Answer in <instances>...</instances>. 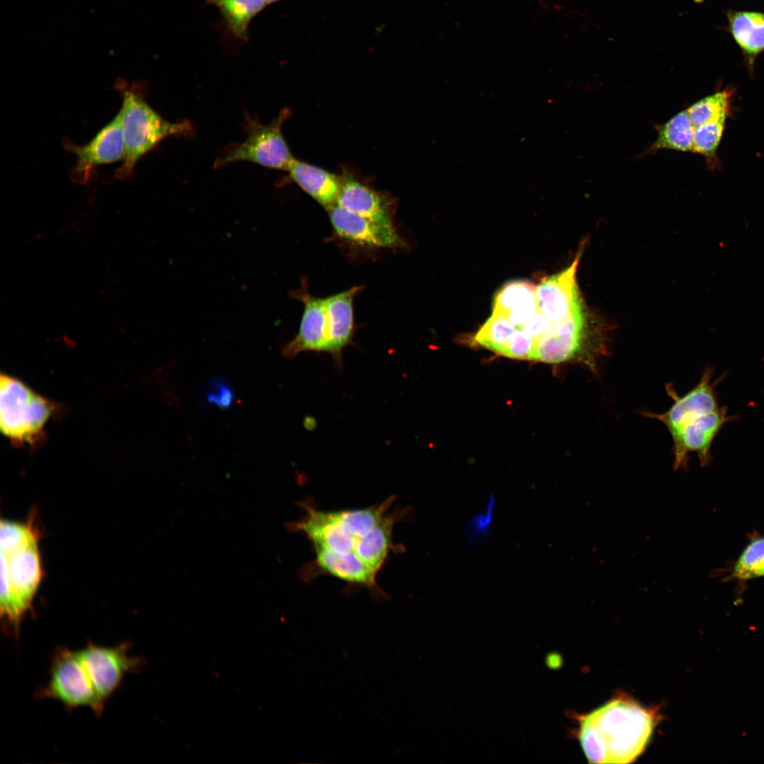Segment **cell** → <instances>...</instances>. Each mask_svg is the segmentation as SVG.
<instances>
[{
    "mask_svg": "<svg viewBox=\"0 0 764 764\" xmlns=\"http://www.w3.org/2000/svg\"><path fill=\"white\" fill-rule=\"evenodd\" d=\"M395 499L390 497L366 508L335 510L301 503L305 514L290 528L303 533L312 545L315 558L308 577L328 574L378 591L380 571L390 553L401 549L395 545L393 532L407 509L393 510Z\"/></svg>",
    "mask_w": 764,
    "mask_h": 764,
    "instance_id": "obj_1",
    "label": "cell"
},
{
    "mask_svg": "<svg viewBox=\"0 0 764 764\" xmlns=\"http://www.w3.org/2000/svg\"><path fill=\"white\" fill-rule=\"evenodd\" d=\"M129 649L127 642L113 647L90 642L79 649L57 648L49 678L36 697L55 700L68 710L88 707L100 717L125 676L140 671L146 664L143 657L130 655Z\"/></svg>",
    "mask_w": 764,
    "mask_h": 764,
    "instance_id": "obj_2",
    "label": "cell"
},
{
    "mask_svg": "<svg viewBox=\"0 0 764 764\" xmlns=\"http://www.w3.org/2000/svg\"><path fill=\"white\" fill-rule=\"evenodd\" d=\"M658 719L656 708L621 695L579 717L578 737L589 763H629L644 751Z\"/></svg>",
    "mask_w": 764,
    "mask_h": 764,
    "instance_id": "obj_3",
    "label": "cell"
},
{
    "mask_svg": "<svg viewBox=\"0 0 764 764\" xmlns=\"http://www.w3.org/2000/svg\"><path fill=\"white\" fill-rule=\"evenodd\" d=\"M116 87L122 98L119 111L125 154L115 176L124 180L132 176L138 161L162 140L170 137L192 138L195 129L188 120L173 122L163 118L146 102L141 84L129 85L117 79Z\"/></svg>",
    "mask_w": 764,
    "mask_h": 764,
    "instance_id": "obj_4",
    "label": "cell"
},
{
    "mask_svg": "<svg viewBox=\"0 0 764 764\" xmlns=\"http://www.w3.org/2000/svg\"><path fill=\"white\" fill-rule=\"evenodd\" d=\"M42 576L38 542L13 552H1V618L7 634L18 635Z\"/></svg>",
    "mask_w": 764,
    "mask_h": 764,
    "instance_id": "obj_5",
    "label": "cell"
},
{
    "mask_svg": "<svg viewBox=\"0 0 764 764\" xmlns=\"http://www.w3.org/2000/svg\"><path fill=\"white\" fill-rule=\"evenodd\" d=\"M57 405L8 374L0 378V429L16 445H33L44 437Z\"/></svg>",
    "mask_w": 764,
    "mask_h": 764,
    "instance_id": "obj_6",
    "label": "cell"
},
{
    "mask_svg": "<svg viewBox=\"0 0 764 764\" xmlns=\"http://www.w3.org/2000/svg\"><path fill=\"white\" fill-rule=\"evenodd\" d=\"M290 115V110L284 108L272 122L264 125L245 112L242 127L247 133L246 139L222 148L213 168L219 169L236 162L249 161L268 168L287 170L294 158L282 127Z\"/></svg>",
    "mask_w": 764,
    "mask_h": 764,
    "instance_id": "obj_7",
    "label": "cell"
},
{
    "mask_svg": "<svg viewBox=\"0 0 764 764\" xmlns=\"http://www.w3.org/2000/svg\"><path fill=\"white\" fill-rule=\"evenodd\" d=\"M712 376V371L707 369L698 384L682 396L678 395L672 384H666V390L673 400L669 409L663 413H641L662 422L671 436L677 433L694 424L702 416L719 408L714 386L711 382Z\"/></svg>",
    "mask_w": 764,
    "mask_h": 764,
    "instance_id": "obj_8",
    "label": "cell"
},
{
    "mask_svg": "<svg viewBox=\"0 0 764 764\" xmlns=\"http://www.w3.org/2000/svg\"><path fill=\"white\" fill-rule=\"evenodd\" d=\"M66 147L75 154L76 161L72 170L74 182L85 184L95 168L124 159L125 147L119 111L88 143L76 145L66 142Z\"/></svg>",
    "mask_w": 764,
    "mask_h": 764,
    "instance_id": "obj_9",
    "label": "cell"
},
{
    "mask_svg": "<svg viewBox=\"0 0 764 764\" xmlns=\"http://www.w3.org/2000/svg\"><path fill=\"white\" fill-rule=\"evenodd\" d=\"M730 419L724 407L700 417L694 424L671 435L674 470L686 469L689 453H696L702 467L711 459V446L719 430Z\"/></svg>",
    "mask_w": 764,
    "mask_h": 764,
    "instance_id": "obj_10",
    "label": "cell"
},
{
    "mask_svg": "<svg viewBox=\"0 0 764 764\" xmlns=\"http://www.w3.org/2000/svg\"><path fill=\"white\" fill-rule=\"evenodd\" d=\"M294 297L304 303V311L296 337L283 348V355L293 358L304 351L327 352L328 332L325 299L311 296L305 290L294 291Z\"/></svg>",
    "mask_w": 764,
    "mask_h": 764,
    "instance_id": "obj_11",
    "label": "cell"
},
{
    "mask_svg": "<svg viewBox=\"0 0 764 764\" xmlns=\"http://www.w3.org/2000/svg\"><path fill=\"white\" fill-rule=\"evenodd\" d=\"M332 225L336 233L347 239L376 247H403L404 243L388 226L349 212L335 204L328 209Z\"/></svg>",
    "mask_w": 764,
    "mask_h": 764,
    "instance_id": "obj_12",
    "label": "cell"
},
{
    "mask_svg": "<svg viewBox=\"0 0 764 764\" xmlns=\"http://www.w3.org/2000/svg\"><path fill=\"white\" fill-rule=\"evenodd\" d=\"M726 18L725 29L752 70L756 59L764 54V11L729 9Z\"/></svg>",
    "mask_w": 764,
    "mask_h": 764,
    "instance_id": "obj_13",
    "label": "cell"
},
{
    "mask_svg": "<svg viewBox=\"0 0 764 764\" xmlns=\"http://www.w3.org/2000/svg\"><path fill=\"white\" fill-rule=\"evenodd\" d=\"M357 286L325 299L328 332V350L337 363H341V353L352 339L353 332L354 296L359 291Z\"/></svg>",
    "mask_w": 764,
    "mask_h": 764,
    "instance_id": "obj_14",
    "label": "cell"
},
{
    "mask_svg": "<svg viewBox=\"0 0 764 764\" xmlns=\"http://www.w3.org/2000/svg\"><path fill=\"white\" fill-rule=\"evenodd\" d=\"M287 171L294 182L326 209L337 204L341 178L296 159L291 161Z\"/></svg>",
    "mask_w": 764,
    "mask_h": 764,
    "instance_id": "obj_15",
    "label": "cell"
},
{
    "mask_svg": "<svg viewBox=\"0 0 764 764\" xmlns=\"http://www.w3.org/2000/svg\"><path fill=\"white\" fill-rule=\"evenodd\" d=\"M337 204L377 223L392 226L385 199L378 192L352 178H342Z\"/></svg>",
    "mask_w": 764,
    "mask_h": 764,
    "instance_id": "obj_16",
    "label": "cell"
},
{
    "mask_svg": "<svg viewBox=\"0 0 764 764\" xmlns=\"http://www.w3.org/2000/svg\"><path fill=\"white\" fill-rule=\"evenodd\" d=\"M539 311L536 286L526 281L505 284L496 295L492 313L506 316L519 327Z\"/></svg>",
    "mask_w": 764,
    "mask_h": 764,
    "instance_id": "obj_17",
    "label": "cell"
},
{
    "mask_svg": "<svg viewBox=\"0 0 764 764\" xmlns=\"http://www.w3.org/2000/svg\"><path fill=\"white\" fill-rule=\"evenodd\" d=\"M220 12L226 33L232 39L248 41L253 19L267 5L265 0H204Z\"/></svg>",
    "mask_w": 764,
    "mask_h": 764,
    "instance_id": "obj_18",
    "label": "cell"
},
{
    "mask_svg": "<svg viewBox=\"0 0 764 764\" xmlns=\"http://www.w3.org/2000/svg\"><path fill=\"white\" fill-rule=\"evenodd\" d=\"M694 127L687 110L678 112L665 123L656 127V139L646 154L655 153L661 149L694 153Z\"/></svg>",
    "mask_w": 764,
    "mask_h": 764,
    "instance_id": "obj_19",
    "label": "cell"
},
{
    "mask_svg": "<svg viewBox=\"0 0 764 764\" xmlns=\"http://www.w3.org/2000/svg\"><path fill=\"white\" fill-rule=\"evenodd\" d=\"M514 329V325L506 316L492 313L476 332L474 341L499 354Z\"/></svg>",
    "mask_w": 764,
    "mask_h": 764,
    "instance_id": "obj_20",
    "label": "cell"
},
{
    "mask_svg": "<svg viewBox=\"0 0 764 764\" xmlns=\"http://www.w3.org/2000/svg\"><path fill=\"white\" fill-rule=\"evenodd\" d=\"M729 97L727 91L717 92L693 104L687 110L693 126L727 115Z\"/></svg>",
    "mask_w": 764,
    "mask_h": 764,
    "instance_id": "obj_21",
    "label": "cell"
},
{
    "mask_svg": "<svg viewBox=\"0 0 764 764\" xmlns=\"http://www.w3.org/2000/svg\"><path fill=\"white\" fill-rule=\"evenodd\" d=\"M732 575L740 579L764 576V537L751 541L739 557Z\"/></svg>",
    "mask_w": 764,
    "mask_h": 764,
    "instance_id": "obj_22",
    "label": "cell"
},
{
    "mask_svg": "<svg viewBox=\"0 0 764 764\" xmlns=\"http://www.w3.org/2000/svg\"><path fill=\"white\" fill-rule=\"evenodd\" d=\"M727 115L694 127V153L700 154L708 159L715 157L725 125Z\"/></svg>",
    "mask_w": 764,
    "mask_h": 764,
    "instance_id": "obj_23",
    "label": "cell"
},
{
    "mask_svg": "<svg viewBox=\"0 0 764 764\" xmlns=\"http://www.w3.org/2000/svg\"><path fill=\"white\" fill-rule=\"evenodd\" d=\"M494 499L490 498L487 511L485 514L475 516L467 526V535L470 540L482 543L485 540L492 522Z\"/></svg>",
    "mask_w": 764,
    "mask_h": 764,
    "instance_id": "obj_24",
    "label": "cell"
},
{
    "mask_svg": "<svg viewBox=\"0 0 764 764\" xmlns=\"http://www.w3.org/2000/svg\"><path fill=\"white\" fill-rule=\"evenodd\" d=\"M233 397L231 388L223 381L215 379L209 383L207 394L208 402L219 407L226 408L231 405Z\"/></svg>",
    "mask_w": 764,
    "mask_h": 764,
    "instance_id": "obj_25",
    "label": "cell"
},
{
    "mask_svg": "<svg viewBox=\"0 0 764 764\" xmlns=\"http://www.w3.org/2000/svg\"><path fill=\"white\" fill-rule=\"evenodd\" d=\"M279 1H280V0H265V1L266 2L267 6L270 5V4H274L275 2H277Z\"/></svg>",
    "mask_w": 764,
    "mask_h": 764,
    "instance_id": "obj_26",
    "label": "cell"
}]
</instances>
